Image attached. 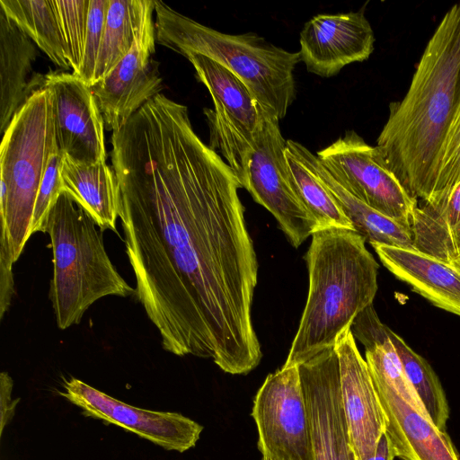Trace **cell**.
Listing matches in <instances>:
<instances>
[{
  "mask_svg": "<svg viewBox=\"0 0 460 460\" xmlns=\"http://www.w3.org/2000/svg\"><path fill=\"white\" fill-rule=\"evenodd\" d=\"M111 146L135 294L163 348L252 371L262 358L252 319L258 261L236 175L195 133L188 108L162 93Z\"/></svg>",
  "mask_w": 460,
  "mask_h": 460,
  "instance_id": "obj_1",
  "label": "cell"
},
{
  "mask_svg": "<svg viewBox=\"0 0 460 460\" xmlns=\"http://www.w3.org/2000/svg\"><path fill=\"white\" fill-rule=\"evenodd\" d=\"M460 108V3L444 15L404 98L390 104L377 153L418 202L434 191L447 137Z\"/></svg>",
  "mask_w": 460,
  "mask_h": 460,
  "instance_id": "obj_2",
  "label": "cell"
},
{
  "mask_svg": "<svg viewBox=\"0 0 460 460\" xmlns=\"http://www.w3.org/2000/svg\"><path fill=\"white\" fill-rule=\"evenodd\" d=\"M309 288L297 332L283 367L299 366L332 349L337 336L373 305L379 264L356 231L314 232L305 254Z\"/></svg>",
  "mask_w": 460,
  "mask_h": 460,
  "instance_id": "obj_3",
  "label": "cell"
},
{
  "mask_svg": "<svg viewBox=\"0 0 460 460\" xmlns=\"http://www.w3.org/2000/svg\"><path fill=\"white\" fill-rule=\"evenodd\" d=\"M155 39L184 57L198 53L219 63L249 88L261 109L283 119L296 98L294 69L299 52H290L254 32L223 33L154 0Z\"/></svg>",
  "mask_w": 460,
  "mask_h": 460,
  "instance_id": "obj_4",
  "label": "cell"
},
{
  "mask_svg": "<svg viewBox=\"0 0 460 460\" xmlns=\"http://www.w3.org/2000/svg\"><path fill=\"white\" fill-rule=\"evenodd\" d=\"M47 233L53 252L49 297L60 330L79 323L85 311L104 296L135 294L112 264L102 230L64 190L49 212Z\"/></svg>",
  "mask_w": 460,
  "mask_h": 460,
  "instance_id": "obj_5",
  "label": "cell"
},
{
  "mask_svg": "<svg viewBox=\"0 0 460 460\" xmlns=\"http://www.w3.org/2000/svg\"><path fill=\"white\" fill-rule=\"evenodd\" d=\"M56 151L54 97L49 88L41 87L15 113L1 143V229L15 261L31 236L37 195Z\"/></svg>",
  "mask_w": 460,
  "mask_h": 460,
  "instance_id": "obj_6",
  "label": "cell"
},
{
  "mask_svg": "<svg viewBox=\"0 0 460 460\" xmlns=\"http://www.w3.org/2000/svg\"><path fill=\"white\" fill-rule=\"evenodd\" d=\"M185 58L214 103L213 110H204L210 134L208 146L221 153L244 188L262 109L245 84L219 63L198 53Z\"/></svg>",
  "mask_w": 460,
  "mask_h": 460,
  "instance_id": "obj_7",
  "label": "cell"
},
{
  "mask_svg": "<svg viewBox=\"0 0 460 460\" xmlns=\"http://www.w3.org/2000/svg\"><path fill=\"white\" fill-rule=\"evenodd\" d=\"M258 448L269 460H314L311 424L298 366L267 376L252 410Z\"/></svg>",
  "mask_w": 460,
  "mask_h": 460,
  "instance_id": "obj_8",
  "label": "cell"
},
{
  "mask_svg": "<svg viewBox=\"0 0 460 460\" xmlns=\"http://www.w3.org/2000/svg\"><path fill=\"white\" fill-rule=\"evenodd\" d=\"M316 156L352 196L410 229L418 200L385 164L376 146L356 131L347 130Z\"/></svg>",
  "mask_w": 460,
  "mask_h": 460,
  "instance_id": "obj_9",
  "label": "cell"
},
{
  "mask_svg": "<svg viewBox=\"0 0 460 460\" xmlns=\"http://www.w3.org/2000/svg\"><path fill=\"white\" fill-rule=\"evenodd\" d=\"M279 121L274 113L262 109L244 189L273 215L297 248L317 231V226L292 188L285 157L287 140Z\"/></svg>",
  "mask_w": 460,
  "mask_h": 460,
  "instance_id": "obj_10",
  "label": "cell"
},
{
  "mask_svg": "<svg viewBox=\"0 0 460 460\" xmlns=\"http://www.w3.org/2000/svg\"><path fill=\"white\" fill-rule=\"evenodd\" d=\"M64 389L60 394L86 417L119 426L166 450L182 453L193 447L203 430L180 413L133 407L74 377L66 380Z\"/></svg>",
  "mask_w": 460,
  "mask_h": 460,
  "instance_id": "obj_11",
  "label": "cell"
},
{
  "mask_svg": "<svg viewBox=\"0 0 460 460\" xmlns=\"http://www.w3.org/2000/svg\"><path fill=\"white\" fill-rule=\"evenodd\" d=\"M154 12L138 30L130 51L106 76L90 86L104 126L112 132L163 89L158 65L151 58L155 41Z\"/></svg>",
  "mask_w": 460,
  "mask_h": 460,
  "instance_id": "obj_12",
  "label": "cell"
},
{
  "mask_svg": "<svg viewBox=\"0 0 460 460\" xmlns=\"http://www.w3.org/2000/svg\"><path fill=\"white\" fill-rule=\"evenodd\" d=\"M58 150L81 164L105 162L104 120L91 87L73 73L49 72Z\"/></svg>",
  "mask_w": 460,
  "mask_h": 460,
  "instance_id": "obj_13",
  "label": "cell"
},
{
  "mask_svg": "<svg viewBox=\"0 0 460 460\" xmlns=\"http://www.w3.org/2000/svg\"><path fill=\"white\" fill-rule=\"evenodd\" d=\"M298 367L310 418L314 460H356L342 406L334 348Z\"/></svg>",
  "mask_w": 460,
  "mask_h": 460,
  "instance_id": "obj_14",
  "label": "cell"
},
{
  "mask_svg": "<svg viewBox=\"0 0 460 460\" xmlns=\"http://www.w3.org/2000/svg\"><path fill=\"white\" fill-rule=\"evenodd\" d=\"M338 357L342 406L351 448L356 460L376 453L385 433V418L366 359L361 356L350 327L334 344Z\"/></svg>",
  "mask_w": 460,
  "mask_h": 460,
  "instance_id": "obj_15",
  "label": "cell"
},
{
  "mask_svg": "<svg viewBox=\"0 0 460 460\" xmlns=\"http://www.w3.org/2000/svg\"><path fill=\"white\" fill-rule=\"evenodd\" d=\"M300 61L322 77L367 60L374 50L373 29L362 12L317 14L300 31Z\"/></svg>",
  "mask_w": 460,
  "mask_h": 460,
  "instance_id": "obj_16",
  "label": "cell"
},
{
  "mask_svg": "<svg viewBox=\"0 0 460 460\" xmlns=\"http://www.w3.org/2000/svg\"><path fill=\"white\" fill-rule=\"evenodd\" d=\"M370 372V371H369ZM385 418V434L402 460H460L447 432L408 403L380 375L370 372Z\"/></svg>",
  "mask_w": 460,
  "mask_h": 460,
  "instance_id": "obj_17",
  "label": "cell"
},
{
  "mask_svg": "<svg viewBox=\"0 0 460 460\" xmlns=\"http://www.w3.org/2000/svg\"><path fill=\"white\" fill-rule=\"evenodd\" d=\"M382 264L435 306L460 316V268L422 253L371 243Z\"/></svg>",
  "mask_w": 460,
  "mask_h": 460,
  "instance_id": "obj_18",
  "label": "cell"
},
{
  "mask_svg": "<svg viewBox=\"0 0 460 460\" xmlns=\"http://www.w3.org/2000/svg\"><path fill=\"white\" fill-rule=\"evenodd\" d=\"M31 41L0 8V131L3 135L20 108L43 87L44 75L28 81L37 55Z\"/></svg>",
  "mask_w": 460,
  "mask_h": 460,
  "instance_id": "obj_19",
  "label": "cell"
},
{
  "mask_svg": "<svg viewBox=\"0 0 460 460\" xmlns=\"http://www.w3.org/2000/svg\"><path fill=\"white\" fill-rule=\"evenodd\" d=\"M63 190L67 192L104 231L119 234L120 190L113 169L105 163L81 164L63 155L61 165Z\"/></svg>",
  "mask_w": 460,
  "mask_h": 460,
  "instance_id": "obj_20",
  "label": "cell"
},
{
  "mask_svg": "<svg viewBox=\"0 0 460 460\" xmlns=\"http://www.w3.org/2000/svg\"><path fill=\"white\" fill-rule=\"evenodd\" d=\"M410 230L415 250L455 264L460 259V181L441 197L418 202Z\"/></svg>",
  "mask_w": 460,
  "mask_h": 460,
  "instance_id": "obj_21",
  "label": "cell"
},
{
  "mask_svg": "<svg viewBox=\"0 0 460 460\" xmlns=\"http://www.w3.org/2000/svg\"><path fill=\"white\" fill-rule=\"evenodd\" d=\"M310 164L321 182L330 192L354 230L366 242L389 246L415 249L411 230L394 219L376 211L347 191L327 171L318 157L308 153Z\"/></svg>",
  "mask_w": 460,
  "mask_h": 460,
  "instance_id": "obj_22",
  "label": "cell"
},
{
  "mask_svg": "<svg viewBox=\"0 0 460 460\" xmlns=\"http://www.w3.org/2000/svg\"><path fill=\"white\" fill-rule=\"evenodd\" d=\"M308 153L309 149L302 144L287 140L285 157L296 197L314 220L317 231L329 228L355 231L351 222L314 172Z\"/></svg>",
  "mask_w": 460,
  "mask_h": 460,
  "instance_id": "obj_23",
  "label": "cell"
},
{
  "mask_svg": "<svg viewBox=\"0 0 460 460\" xmlns=\"http://www.w3.org/2000/svg\"><path fill=\"white\" fill-rule=\"evenodd\" d=\"M154 11V0H110L93 84L130 51L138 30Z\"/></svg>",
  "mask_w": 460,
  "mask_h": 460,
  "instance_id": "obj_24",
  "label": "cell"
},
{
  "mask_svg": "<svg viewBox=\"0 0 460 460\" xmlns=\"http://www.w3.org/2000/svg\"><path fill=\"white\" fill-rule=\"evenodd\" d=\"M0 8L54 64L71 68L55 0H0Z\"/></svg>",
  "mask_w": 460,
  "mask_h": 460,
  "instance_id": "obj_25",
  "label": "cell"
},
{
  "mask_svg": "<svg viewBox=\"0 0 460 460\" xmlns=\"http://www.w3.org/2000/svg\"><path fill=\"white\" fill-rule=\"evenodd\" d=\"M389 338L397 352L402 369L429 418L441 431L447 432L449 406L445 391L429 362L416 353L392 330Z\"/></svg>",
  "mask_w": 460,
  "mask_h": 460,
  "instance_id": "obj_26",
  "label": "cell"
},
{
  "mask_svg": "<svg viewBox=\"0 0 460 460\" xmlns=\"http://www.w3.org/2000/svg\"><path fill=\"white\" fill-rule=\"evenodd\" d=\"M62 33L67 49V60L77 75L84 60L90 0H55Z\"/></svg>",
  "mask_w": 460,
  "mask_h": 460,
  "instance_id": "obj_27",
  "label": "cell"
},
{
  "mask_svg": "<svg viewBox=\"0 0 460 460\" xmlns=\"http://www.w3.org/2000/svg\"><path fill=\"white\" fill-rule=\"evenodd\" d=\"M63 155L60 151H56L49 156L35 202L31 235L37 232L47 233L49 212L63 191L61 179Z\"/></svg>",
  "mask_w": 460,
  "mask_h": 460,
  "instance_id": "obj_28",
  "label": "cell"
},
{
  "mask_svg": "<svg viewBox=\"0 0 460 460\" xmlns=\"http://www.w3.org/2000/svg\"><path fill=\"white\" fill-rule=\"evenodd\" d=\"M109 4L110 0H90L84 60L77 75L89 86L93 84Z\"/></svg>",
  "mask_w": 460,
  "mask_h": 460,
  "instance_id": "obj_29",
  "label": "cell"
},
{
  "mask_svg": "<svg viewBox=\"0 0 460 460\" xmlns=\"http://www.w3.org/2000/svg\"><path fill=\"white\" fill-rule=\"evenodd\" d=\"M460 181V108L446 139L437 183L429 200L449 192ZM428 200V201H429Z\"/></svg>",
  "mask_w": 460,
  "mask_h": 460,
  "instance_id": "obj_30",
  "label": "cell"
},
{
  "mask_svg": "<svg viewBox=\"0 0 460 460\" xmlns=\"http://www.w3.org/2000/svg\"><path fill=\"white\" fill-rule=\"evenodd\" d=\"M350 330L354 338L367 348L385 342L391 329L381 322L370 305L356 316Z\"/></svg>",
  "mask_w": 460,
  "mask_h": 460,
  "instance_id": "obj_31",
  "label": "cell"
},
{
  "mask_svg": "<svg viewBox=\"0 0 460 460\" xmlns=\"http://www.w3.org/2000/svg\"><path fill=\"white\" fill-rule=\"evenodd\" d=\"M0 243V318L2 319L11 305L14 293L12 269L15 261L9 239L3 230H1Z\"/></svg>",
  "mask_w": 460,
  "mask_h": 460,
  "instance_id": "obj_32",
  "label": "cell"
},
{
  "mask_svg": "<svg viewBox=\"0 0 460 460\" xmlns=\"http://www.w3.org/2000/svg\"><path fill=\"white\" fill-rule=\"evenodd\" d=\"M13 383L7 372L0 375V397H1V434L5 424L12 419L17 401L11 400V392Z\"/></svg>",
  "mask_w": 460,
  "mask_h": 460,
  "instance_id": "obj_33",
  "label": "cell"
},
{
  "mask_svg": "<svg viewBox=\"0 0 460 460\" xmlns=\"http://www.w3.org/2000/svg\"><path fill=\"white\" fill-rule=\"evenodd\" d=\"M395 454L385 433L380 438L376 453L367 460H394Z\"/></svg>",
  "mask_w": 460,
  "mask_h": 460,
  "instance_id": "obj_34",
  "label": "cell"
},
{
  "mask_svg": "<svg viewBox=\"0 0 460 460\" xmlns=\"http://www.w3.org/2000/svg\"><path fill=\"white\" fill-rule=\"evenodd\" d=\"M455 265H456L460 268V259L455 263Z\"/></svg>",
  "mask_w": 460,
  "mask_h": 460,
  "instance_id": "obj_35",
  "label": "cell"
},
{
  "mask_svg": "<svg viewBox=\"0 0 460 460\" xmlns=\"http://www.w3.org/2000/svg\"><path fill=\"white\" fill-rule=\"evenodd\" d=\"M261 460H269V459L262 457Z\"/></svg>",
  "mask_w": 460,
  "mask_h": 460,
  "instance_id": "obj_36",
  "label": "cell"
}]
</instances>
